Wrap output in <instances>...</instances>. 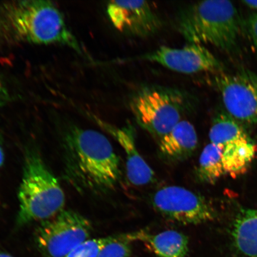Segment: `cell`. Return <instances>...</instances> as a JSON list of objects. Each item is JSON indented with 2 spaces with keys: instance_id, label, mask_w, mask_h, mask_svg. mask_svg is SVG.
<instances>
[{
  "instance_id": "cell-1",
  "label": "cell",
  "mask_w": 257,
  "mask_h": 257,
  "mask_svg": "<svg viewBox=\"0 0 257 257\" xmlns=\"http://www.w3.org/2000/svg\"><path fill=\"white\" fill-rule=\"evenodd\" d=\"M82 47L53 2L25 0L0 3V48L21 44Z\"/></svg>"
},
{
  "instance_id": "cell-2",
  "label": "cell",
  "mask_w": 257,
  "mask_h": 257,
  "mask_svg": "<svg viewBox=\"0 0 257 257\" xmlns=\"http://www.w3.org/2000/svg\"><path fill=\"white\" fill-rule=\"evenodd\" d=\"M66 172L80 188L104 191L119 181L120 160L112 145L98 131L73 126L64 139Z\"/></svg>"
},
{
  "instance_id": "cell-3",
  "label": "cell",
  "mask_w": 257,
  "mask_h": 257,
  "mask_svg": "<svg viewBox=\"0 0 257 257\" xmlns=\"http://www.w3.org/2000/svg\"><path fill=\"white\" fill-rule=\"evenodd\" d=\"M176 27L189 44H210L228 53L238 48L242 29L236 8L226 0L186 6L177 16Z\"/></svg>"
},
{
  "instance_id": "cell-4",
  "label": "cell",
  "mask_w": 257,
  "mask_h": 257,
  "mask_svg": "<svg viewBox=\"0 0 257 257\" xmlns=\"http://www.w3.org/2000/svg\"><path fill=\"white\" fill-rule=\"evenodd\" d=\"M18 198L19 226L49 219L63 210L65 197L60 183L33 149L25 153Z\"/></svg>"
},
{
  "instance_id": "cell-5",
  "label": "cell",
  "mask_w": 257,
  "mask_h": 257,
  "mask_svg": "<svg viewBox=\"0 0 257 257\" xmlns=\"http://www.w3.org/2000/svg\"><path fill=\"white\" fill-rule=\"evenodd\" d=\"M128 104L137 123L160 141L194 110L195 100L181 89L147 85L132 95Z\"/></svg>"
},
{
  "instance_id": "cell-6",
  "label": "cell",
  "mask_w": 257,
  "mask_h": 257,
  "mask_svg": "<svg viewBox=\"0 0 257 257\" xmlns=\"http://www.w3.org/2000/svg\"><path fill=\"white\" fill-rule=\"evenodd\" d=\"M92 229L90 221L82 215L63 210L41 221L35 232V243L44 257H63L88 240Z\"/></svg>"
},
{
  "instance_id": "cell-7",
  "label": "cell",
  "mask_w": 257,
  "mask_h": 257,
  "mask_svg": "<svg viewBox=\"0 0 257 257\" xmlns=\"http://www.w3.org/2000/svg\"><path fill=\"white\" fill-rule=\"evenodd\" d=\"M153 208L167 219L181 224H200L213 220L214 209L202 196L178 186H165L153 195Z\"/></svg>"
},
{
  "instance_id": "cell-8",
  "label": "cell",
  "mask_w": 257,
  "mask_h": 257,
  "mask_svg": "<svg viewBox=\"0 0 257 257\" xmlns=\"http://www.w3.org/2000/svg\"><path fill=\"white\" fill-rule=\"evenodd\" d=\"M214 83L226 112L237 121L257 124V75L248 70L233 75L222 74Z\"/></svg>"
},
{
  "instance_id": "cell-9",
  "label": "cell",
  "mask_w": 257,
  "mask_h": 257,
  "mask_svg": "<svg viewBox=\"0 0 257 257\" xmlns=\"http://www.w3.org/2000/svg\"><path fill=\"white\" fill-rule=\"evenodd\" d=\"M136 59L158 63L173 71L184 74L220 71L223 67L203 45L196 44H188L181 48L162 46Z\"/></svg>"
},
{
  "instance_id": "cell-10",
  "label": "cell",
  "mask_w": 257,
  "mask_h": 257,
  "mask_svg": "<svg viewBox=\"0 0 257 257\" xmlns=\"http://www.w3.org/2000/svg\"><path fill=\"white\" fill-rule=\"evenodd\" d=\"M107 13L114 28L128 36L149 37L163 27L162 19L147 1H111Z\"/></svg>"
},
{
  "instance_id": "cell-11",
  "label": "cell",
  "mask_w": 257,
  "mask_h": 257,
  "mask_svg": "<svg viewBox=\"0 0 257 257\" xmlns=\"http://www.w3.org/2000/svg\"><path fill=\"white\" fill-rule=\"evenodd\" d=\"M95 120L116 140L124 150L126 157V174L128 181L136 186L150 184L155 179L152 168L140 155L135 141L134 128L130 125L117 127L99 118Z\"/></svg>"
},
{
  "instance_id": "cell-12",
  "label": "cell",
  "mask_w": 257,
  "mask_h": 257,
  "mask_svg": "<svg viewBox=\"0 0 257 257\" xmlns=\"http://www.w3.org/2000/svg\"><path fill=\"white\" fill-rule=\"evenodd\" d=\"M131 242L140 241L159 257H186L189 250L188 237L176 230H166L156 234L139 231L127 234Z\"/></svg>"
},
{
  "instance_id": "cell-13",
  "label": "cell",
  "mask_w": 257,
  "mask_h": 257,
  "mask_svg": "<svg viewBox=\"0 0 257 257\" xmlns=\"http://www.w3.org/2000/svg\"><path fill=\"white\" fill-rule=\"evenodd\" d=\"M159 143L164 156L173 162H181L191 157L197 149V132L190 122L182 120Z\"/></svg>"
},
{
  "instance_id": "cell-14",
  "label": "cell",
  "mask_w": 257,
  "mask_h": 257,
  "mask_svg": "<svg viewBox=\"0 0 257 257\" xmlns=\"http://www.w3.org/2000/svg\"><path fill=\"white\" fill-rule=\"evenodd\" d=\"M234 246L245 257H257V210H243L234 221Z\"/></svg>"
},
{
  "instance_id": "cell-15",
  "label": "cell",
  "mask_w": 257,
  "mask_h": 257,
  "mask_svg": "<svg viewBox=\"0 0 257 257\" xmlns=\"http://www.w3.org/2000/svg\"><path fill=\"white\" fill-rule=\"evenodd\" d=\"M210 143L226 146L228 144L251 141L243 128L226 111L215 116L209 133Z\"/></svg>"
},
{
  "instance_id": "cell-16",
  "label": "cell",
  "mask_w": 257,
  "mask_h": 257,
  "mask_svg": "<svg viewBox=\"0 0 257 257\" xmlns=\"http://www.w3.org/2000/svg\"><path fill=\"white\" fill-rule=\"evenodd\" d=\"M254 155V146L251 141L223 146V160L226 174L236 176L245 172Z\"/></svg>"
},
{
  "instance_id": "cell-17",
  "label": "cell",
  "mask_w": 257,
  "mask_h": 257,
  "mask_svg": "<svg viewBox=\"0 0 257 257\" xmlns=\"http://www.w3.org/2000/svg\"><path fill=\"white\" fill-rule=\"evenodd\" d=\"M223 151V146L211 143L204 147L197 169V175L201 181L214 184L221 176L226 175Z\"/></svg>"
},
{
  "instance_id": "cell-18",
  "label": "cell",
  "mask_w": 257,
  "mask_h": 257,
  "mask_svg": "<svg viewBox=\"0 0 257 257\" xmlns=\"http://www.w3.org/2000/svg\"><path fill=\"white\" fill-rule=\"evenodd\" d=\"M115 237L116 235L88 239L63 257H97L102 249Z\"/></svg>"
},
{
  "instance_id": "cell-19",
  "label": "cell",
  "mask_w": 257,
  "mask_h": 257,
  "mask_svg": "<svg viewBox=\"0 0 257 257\" xmlns=\"http://www.w3.org/2000/svg\"><path fill=\"white\" fill-rule=\"evenodd\" d=\"M131 242L127 234L116 235L102 249L97 257H130Z\"/></svg>"
},
{
  "instance_id": "cell-20",
  "label": "cell",
  "mask_w": 257,
  "mask_h": 257,
  "mask_svg": "<svg viewBox=\"0 0 257 257\" xmlns=\"http://www.w3.org/2000/svg\"><path fill=\"white\" fill-rule=\"evenodd\" d=\"M246 28L257 53V12L249 16L247 21Z\"/></svg>"
},
{
  "instance_id": "cell-21",
  "label": "cell",
  "mask_w": 257,
  "mask_h": 257,
  "mask_svg": "<svg viewBox=\"0 0 257 257\" xmlns=\"http://www.w3.org/2000/svg\"><path fill=\"white\" fill-rule=\"evenodd\" d=\"M11 100V95L5 83L0 80V109Z\"/></svg>"
},
{
  "instance_id": "cell-22",
  "label": "cell",
  "mask_w": 257,
  "mask_h": 257,
  "mask_svg": "<svg viewBox=\"0 0 257 257\" xmlns=\"http://www.w3.org/2000/svg\"><path fill=\"white\" fill-rule=\"evenodd\" d=\"M242 3L247 7L256 10L257 11V1H243Z\"/></svg>"
},
{
  "instance_id": "cell-23",
  "label": "cell",
  "mask_w": 257,
  "mask_h": 257,
  "mask_svg": "<svg viewBox=\"0 0 257 257\" xmlns=\"http://www.w3.org/2000/svg\"><path fill=\"white\" fill-rule=\"evenodd\" d=\"M5 155L4 153L1 146H0V168L3 166V163H4Z\"/></svg>"
},
{
  "instance_id": "cell-24",
  "label": "cell",
  "mask_w": 257,
  "mask_h": 257,
  "mask_svg": "<svg viewBox=\"0 0 257 257\" xmlns=\"http://www.w3.org/2000/svg\"><path fill=\"white\" fill-rule=\"evenodd\" d=\"M0 257H14V256H12L11 254H9V253L5 252L2 251V250H0Z\"/></svg>"
}]
</instances>
